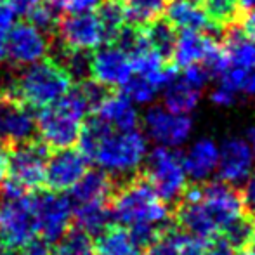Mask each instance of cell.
<instances>
[{
	"label": "cell",
	"mask_w": 255,
	"mask_h": 255,
	"mask_svg": "<svg viewBox=\"0 0 255 255\" xmlns=\"http://www.w3.org/2000/svg\"><path fill=\"white\" fill-rule=\"evenodd\" d=\"M200 202L214 222L217 235H221L222 229L243 215L240 189L224 181L200 184Z\"/></svg>",
	"instance_id": "obj_8"
},
{
	"label": "cell",
	"mask_w": 255,
	"mask_h": 255,
	"mask_svg": "<svg viewBox=\"0 0 255 255\" xmlns=\"http://www.w3.org/2000/svg\"><path fill=\"white\" fill-rule=\"evenodd\" d=\"M96 115L115 130H132V128H137L139 124L137 111L122 92L120 94L110 92L106 99L98 106Z\"/></svg>",
	"instance_id": "obj_18"
},
{
	"label": "cell",
	"mask_w": 255,
	"mask_h": 255,
	"mask_svg": "<svg viewBox=\"0 0 255 255\" xmlns=\"http://www.w3.org/2000/svg\"><path fill=\"white\" fill-rule=\"evenodd\" d=\"M184 70V73L181 75L182 80H186L189 85H193V87L200 89L202 91L203 85L208 82V78H210V71L207 70V66L202 63H195V64H189V66L182 68Z\"/></svg>",
	"instance_id": "obj_33"
},
{
	"label": "cell",
	"mask_w": 255,
	"mask_h": 255,
	"mask_svg": "<svg viewBox=\"0 0 255 255\" xmlns=\"http://www.w3.org/2000/svg\"><path fill=\"white\" fill-rule=\"evenodd\" d=\"M120 89H122V94H124L128 101H134L137 104L153 101V98L158 92L156 85H154L153 82H149L148 78L141 77V75L130 77Z\"/></svg>",
	"instance_id": "obj_30"
},
{
	"label": "cell",
	"mask_w": 255,
	"mask_h": 255,
	"mask_svg": "<svg viewBox=\"0 0 255 255\" xmlns=\"http://www.w3.org/2000/svg\"><path fill=\"white\" fill-rule=\"evenodd\" d=\"M142 30H144L148 45L163 59V63L174 64L172 57H174L175 44H177V30L168 23L167 17H158L151 23L144 24Z\"/></svg>",
	"instance_id": "obj_22"
},
{
	"label": "cell",
	"mask_w": 255,
	"mask_h": 255,
	"mask_svg": "<svg viewBox=\"0 0 255 255\" xmlns=\"http://www.w3.org/2000/svg\"><path fill=\"white\" fill-rule=\"evenodd\" d=\"M240 196H242L243 215L255 224V172L247 179L243 189H240Z\"/></svg>",
	"instance_id": "obj_34"
},
{
	"label": "cell",
	"mask_w": 255,
	"mask_h": 255,
	"mask_svg": "<svg viewBox=\"0 0 255 255\" xmlns=\"http://www.w3.org/2000/svg\"><path fill=\"white\" fill-rule=\"evenodd\" d=\"M9 61V54H7V42L5 37H0V64Z\"/></svg>",
	"instance_id": "obj_41"
},
{
	"label": "cell",
	"mask_w": 255,
	"mask_h": 255,
	"mask_svg": "<svg viewBox=\"0 0 255 255\" xmlns=\"http://www.w3.org/2000/svg\"><path fill=\"white\" fill-rule=\"evenodd\" d=\"M118 184L110 200L113 221L122 226L163 224L170 221V207L154 193L141 168Z\"/></svg>",
	"instance_id": "obj_2"
},
{
	"label": "cell",
	"mask_w": 255,
	"mask_h": 255,
	"mask_svg": "<svg viewBox=\"0 0 255 255\" xmlns=\"http://www.w3.org/2000/svg\"><path fill=\"white\" fill-rule=\"evenodd\" d=\"M202 91L193 85H189L181 77H174L167 85H165L163 103L167 111L175 115H188L196 108L200 101Z\"/></svg>",
	"instance_id": "obj_23"
},
{
	"label": "cell",
	"mask_w": 255,
	"mask_h": 255,
	"mask_svg": "<svg viewBox=\"0 0 255 255\" xmlns=\"http://www.w3.org/2000/svg\"><path fill=\"white\" fill-rule=\"evenodd\" d=\"M254 231V222L250 219H247L245 215L238 217L236 221H233L228 228H224L221 231V238L231 247L236 252L247 250L250 245V238H252Z\"/></svg>",
	"instance_id": "obj_29"
},
{
	"label": "cell",
	"mask_w": 255,
	"mask_h": 255,
	"mask_svg": "<svg viewBox=\"0 0 255 255\" xmlns=\"http://www.w3.org/2000/svg\"><path fill=\"white\" fill-rule=\"evenodd\" d=\"M184 2H193V3H198V5H202L203 0H184Z\"/></svg>",
	"instance_id": "obj_46"
},
{
	"label": "cell",
	"mask_w": 255,
	"mask_h": 255,
	"mask_svg": "<svg viewBox=\"0 0 255 255\" xmlns=\"http://www.w3.org/2000/svg\"><path fill=\"white\" fill-rule=\"evenodd\" d=\"M63 49L68 51H94L106 42L98 16L89 12H73L59 19L56 26Z\"/></svg>",
	"instance_id": "obj_10"
},
{
	"label": "cell",
	"mask_w": 255,
	"mask_h": 255,
	"mask_svg": "<svg viewBox=\"0 0 255 255\" xmlns=\"http://www.w3.org/2000/svg\"><path fill=\"white\" fill-rule=\"evenodd\" d=\"M16 9L12 3L9 2H0V37H5L12 26L16 24Z\"/></svg>",
	"instance_id": "obj_36"
},
{
	"label": "cell",
	"mask_w": 255,
	"mask_h": 255,
	"mask_svg": "<svg viewBox=\"0 0 255 255\" xmlns=\"http://www.w3.org/2000/svg\"><path fill=\"white\" fill-rule=\"evenodd\" d=\"M0 115H2V137L7 144H21L35 137L37 120L30 108L21 103L0 101Z\"/></svg>",
	"instance_id": "obj_15"
},
{
	"label": "cell",
	"mask_w": 255,
	"mask_h": 255,
	"mask_svg": "<svg viewBox=\"0 0 255 255\" xmlns=\"http://www.w3.org/2000/svg\"><path fill=\"white\" fill-rule=\"evenodd\" d=\"M249 141H250V144H252V148L255 151V125L249 130Z\"/></svg>",
	"instance_id": "obj_43"
},
{
	"label": "cell",
	"mask_w": 255,
	"mask_h": 255,
	"mask_svg": "<svg viewBox=\"0 0 255 255\" xmlns=\"http://www.w3.org/2000/svg\"><path fill=\"white\" fill-rule=\"evenodd\" d=\"M94 250L96 255H134L139 252L128 231L120 226H110L103 235H99Z\"/></svg>",
	"instance_id": "obj_24"
},
{
	"label": "cell",
	"mask_w": 255,
	"mask_h": 255,
	"mask_svg": "<svg viewBox=\"0 0 255 255\" xmlns=\"http://www.w3.org/2000/svg\"><path fill=\"white\" fill-rule=\"evenodd\" d=\"M238 255H255V250L247 249V250H242V252H238Z\"/></svg>",
	"instance_id": "obj_45"
},
{
	"label": "cell",
	"mask_w": 255,
	"mask_h": 255,
	"mask_svg": "<svg viewBox=\"0 0 255 255\" xmlns=\"http://www.w3.org/2000/svg\"><path fill=\"white\" fill-rule=\"evenodd\" d=\"M0 137H2V115H0Z\"/></svg>",
	"instance_id": "obj_47"
},
{
	"label": "cell",
	"mask_w": 255,
	"mask_h": 255,
	"mask_svg": "<svg viewBox=\"0 0 255 255\" xmlns=\"http://www.w3.org/2000/svg\"><path fill=\"white\" fill-rule=\"evenodd\" d=\"M26 16H28L30 24H33L35 28L42 30L44 33L54 31L57 26V23H59L57 10H54L49 3H38V5H35Z\"/></svg>",
	"instance_id": "obj_31"
},
{
	"label": "cell",
	"mask_w": 255,
	"mask_h": 255,
	"mask_svg": "<svg viewBox=\"0 0 255 255\" xmlns=\"http://www.w3.org/2000/svg\"><path fill=\"white\" fill-rule=\"evenodd\" d=\"M89 111L87 101L80 89H70L66 94L47 108H42L37 117L40 141L49 149L71 148L78 141L82 122Z\"/></svg>",
	"instance_id": "obj_3"
},
{
	"label": "cell",
	"mask_w": 255,
	"mask_h": 255,
	"mask_svg": "<svg viewBox=\"0 0 255 255\" xmlns=\"http://www.w3.org/2000/svg\"><path fill=\"white\" fill-rule=\"evenodd\" d=\"M167 21L179 31H215L203 7L184 0H172V3L167 7Z\"/></svg>",
	"instance_id": "obj_19"
},
{
	"label": "cell",
	"mask_w": 255,
	"mask_h": 255,
	"mask_svg": "<svg viewBox=\"0 0 255 255\" xmlns=\"http://www.w3.org/2000/svg\"><path fill=\"white\" fill-rule=\"evenodd\" d=\"M249 249H250V250H255V224H254V231H252V238H250Z\"/></svg>",
	"instance_id": "obj_44"
},
{
	"label": "cell",
	"mask_w": 255,
	"mask_h": 255,
	"mask_svg": "<svg viewBox=\"0 0 255 255\" xmlns=\"http://www.w3.org/2000/svg\"><path fill=\"white\" fill-rule=\"evenodd\" d=\"M202 5L215 30L222 31L233 24H238L242 17L240 0H203Z\"/></svg>",
	"instance_id": "obj_26"
},
{
	"label": "cell",
	"mask_w": 255,
	"mask_h": 255,
	"mask_svg": "<svg viewBox=\"0 0 255 255\" xmlns=\"http://www.w3.org/2000/svg\"><path fill=\"white\" fill-rule=\"evenodd\" d=\"M71 219L75 228L84 231L89 236H99L106 231L113 222L110 202H91L82 203L73 210Z\"/></svg>",
	"instance_id": "obj_20"
},
{
	"label": "cell",
	"mask_w": 255,
	"mask_h": 255,
	"mask_svg": "<svg viewBox=\"0 0 255 255\" xmlns=\"http://www.w3.org/2000/svg\"><path fill=\"white\" fill-rule=\"evenodd\" d=\"M5 42L9 61L17 66H30L44 59L51 49L47 35L30 23L14 24L12 30L5 35Z\"/></svg>",
	"instance_id": "obj_12"
},
{
	"label": "cell",
	"mask_w": 255,
	"mask_h": 255,
	"mask_svg": "<svg viewBox=\"0 0 255 255\" xmlns=\"http://www.w3.org/2000/svg\"><path fill=\"white\" fill-rule=\"evenodd\" d=\"M167 0H125L128 21L130 24L144 26L161 17V14L167 10Z\"/></svg>",
	"instance_id": "obj_27"
},
{
	"label": "cell",
	"mask_w": 255,
	"mask_h": 255,
	"mask_svg": "<svg viewBox=\"0 0 255 255\" xmlns=\"http://www.w3.org/2000/svg\"><path fill=\"white\" fill-rule=\"evenodd\" d=\"M240 7H242V14L252 12L255 10V0H240Z\"/></svg>",
	"instance_id": "obj_42"
},
{
	"label": "cell",
	"mask_w": 255,
	"mask_h": 255,
	"mask_svg": "<svg viewBox=\"0 0 255 255\" xmlns=\"http://www.w3.org/2000/svg\"><path fill=\"white\" fill-rule=\"evenodd\" d=\"M96 16H98L104 30L106 42H113L122 31V28L128 23L125 0H103V2H99V9Z\"/></svg>",
	"instance_id": "obj_25"
},
{
	"label": "cell",
	"mask_w": 255,
	"mask_h": 255,
	"mask_svg": "<svg viewBox=\"0 0 255 255\" xmlns=\"http://www.w3.org/2000/svg\"><path fill=\"white\" fill-rule=\"evenodd\" d=\"M0 2H9V0H0Z\"/></svg>",
	"instance_id": "obj_48"
},
{
	"label": "cell",
	"mask_w": 255,
	"mask_h": 255,
	"mask_svg": "<svg viewBox=\"0 0 255 255\" xmlns=\"http://www.w3.org/2000/svg\"><path fill=\"white\" fill-rule=\"evenodd\" d=\"M71 77L56 59H40L30 64L14 80L0 87V101L21 103L28 108L51 106L71 89Z\"/></svg>",
	"instance_id": "obj_1"
},
{
	"label": "cell",
	"mask_w": 255,
	"mask_h": 255,
	"mask_svg": "<svg viewBox=\"0 0 255 255\" xmlns=\"http://www.w3.org/2000/svg\"><path fill=\"white\" fill-rule=\"evenodd\" d=\"M219 149L210 139H200L186 156H182L186 175L195 181H203L217 168Z\"/></svg>",
	"instance_id": "obj_21"
},
{
	"label": "cell",
	"mask_w": 255,
	"mask_h": 255,
	"mask_svg": "<svg viewBox=\"0 0 255 255\" xmlns=\"http://www.w3.org/2000/svg\"><path fill=\"white\" fill-rule=\"evenodd\" d=\"M219 177L221 181L233 184L249 177L252 168V151L243 139H226L219 151Z\"/></svg>",
	"instance_id": "obj_16"
},
{
	"label": "cell",
	"mask_w": 255,
	"mask_h": 255,
	"mask_svg": "<svg viewBox=\"0 0 255 255\" xmlns=\"http://www.w3.org/2000/svg\"><path fill=\"white\" fill-rule=\"evenodd\" d=\"M146 255H177L175 243L170 236V224H168L167 231L163 233V236L156 240L149 249H146Z\"/></svg>",
	"instance_id": "obj_35"
},
{
	"label": "cell",
	"mask_w": 255,
	"mask_h": 255,
	"mask_svg": "<svg viewBox=\"0 0 255 255\" xmlns=\"http://www.w3.org/2000/svg\"><path fill=\"white\" fill-rule=\"evenodd\" d=\"M91 77L108 89L122 87L132 77L128 54L117 45H108L91 56Z\"/></svg>",
	"instance_id": "obj_14"
},
{
	"label": "cell",
	"mask_w": 255,
	"mask_h": 255,
	"mask_svg": "<svg viewBox=\"0 0 255 255\" xmlns=\"http://www.w3.org/2000/svg\"><path fill=\"white\" fill-rule=\"evenodd\" d=\"M10 146V144H9ZM49 158V148L40 139H30L21 144L10 146L9 177L16 179L28 191L44 186L45 163Z\"/></svg>",
	"instance_id": "obj_7"
},
{
	"label": "cell",
	"mask_w": 255,
	"mask_h": 255,
	"mask_svg": "<svg viewBox=\"0 0 255 255\" xmlns=\"http://www.w3.org/2000/svg\"><path fill=\"white\" fill-rule=\"evenodd\" d=\"M118 181L106 170H89L70 188V202L78 205L91 202H110Z\"/></svg>",
	"instance_id": "obj_17"
},
{
	"label": "cell",
	"mask_w": 255,
	"mask_h": 255,
	"mask_svg": "<svg viewBox=\"0 0 255 255\" xmlns=\"http://www.w3.org/2000/svg\"><path fill=\"white\" fill-rule=\"evenodd\" d=\"M144 127L158 144L175 148L189 137L193 122L186 115H175L161 106H153L144 115Z\"/></svg>",
	"instance_id": "obj_13"
},
{
	"label": "cell",
	"mask_w": 255,
	"mask_h": 255,
	"mask_svg": "<svg viewBox=\"0 0 255 255\" xmlns=\"http://www.w3.org/2000/svg\"><path fill=\"white\" fill-rule=\"evenodd\" d=\"M38 3H42V0H12V7L16 9V12L24 14V16Z\"/></svg>",
	"instance_id": "obj_40"
},
{
	"label": "cell",
	"mask_w": 255,
	"mask_h": 255,
	"mask_svg": "<svg viewBox=\"0 0 255 255\" xmlns=\"http://www.w3.org/2000/svg\"><path fill=\"white\" fill-rule=\"evenodd\" d=\"M37 229L40 238L52 243L59 242L70 229L73 207L68 196H63L54 191H38L31 196Z\"/></svg>",
	"instance_id": "obj_6"
},
{
	"label": "cell",
	"mask_w": 255,
	"mask_h": 255,
	"mask_svg": "<svg viewBox=\"0 0 255 255\" xmlns=\"http://www.w3.org/2000/svg\"><path fill=\"white\" fill-rule=\"evenodd\" d=\"M141 170L153 186L154 193L167 205L172 203V207L179 202L184 189L188 188L182 153L175 151L174 148H154Z\"/></svg>",
	"instance_id": "obj_5"
},
{
	"label": "cell",
	"mask_w": 255,
	"mask_h": 255,
	"mask_svg": "<svg viewBox=\"0 0 255 255\" xmlns=\"http://www.w3.org/2000/svg\"><path fill=\"white\" fill-rule=\"evenodd\" d=\"M235 94L236 92L229 91L228 87L219 85V87L214 91V94H212V101L215 104H219V106H229V104L235 103Z\"/></svg>",
	"instance_id": "obj_39"
},
{
	"label": "cell",
	"mask_w": 255,
	"mask_h": 255,
	"mask_svg": "<svg viewBox=\"0 0 255 255\" xmlns=\"http://www.w3.org/2000/svg\"><path fill=\"white\" fill-rule=\"evenodd\" d=\"M51 255H96V250L91 236L73 228L68 229L56 249H52Z\"/></svg>",
	"instance_id": "obj_28"
},
{
	"label": "cell",
	"mask_w": 255,
	"mask_h": 255,
	"mask_svg": "<svg viewBox=\"0 0 255 255\" xmlns=\"http://www.w3.org/2000/svg\"><path fill=\"white\" fill-rule=\"evenodd\" d=\"M38 233L31 196L0 200V240L23 247Z\"/></svg>",
	"instance_id": "obj_9"
},
{
	"label": "cell",
	"mask_w": 255,
	"mask_h": 255,
	"mask_svg": "<svg viewBox=\"0 0 255 255\" xmlns=\"http://www.w3.org/2000/svg\"><path fill=\"white\" fill-rule=\"evenodd\" d=\"M146 156V139L137 128L110 130L99 141L92 160L113 177L132 175Z\"/></svg>",
	"instance_id": "obj_4"
},
{
	"label": "cell",
	"mask_w": 255,
	"mask_h": 255,
	"mask_svg": "<svg viewBox=\"0 0 255 255\" xmlns=\"http://www.w3.org/2000/svg\"><path fill=\"white\" fill-rule=\"evenodd\" d=\"M101 0H47V3L54 10H64V12H89L99 5Z\"/></svg>",
	"instance_id": "obj_32"
},
{
	"label": "cell",
	"mask_w": 255,
	"mask_h": 255,
	"mask_svg": "<svg viewBox=\"0 0 255 255\" xmlns=\"http://www.w3.org/2000/svg\"><path fill=\"white\" fill-rule=\"evenodd\" d=\"M238 24H240V28H242L243 33H245V37L249 38V40L255 42V10L242 14Z\"/></svg>",
	"instance_id": "obj_38"
},
{
	"label": "cell",
	"mask_w": 255,
	"mask_h": 255,
	"mask_svg": "<svg viewBox=\"0 0 255 255\" xmlns=\"http://www.w3.org/2000/svg\"><path fill=\"white\" fill-rule=\"evenodd\" d=\"M87 172V158L78 149L64 148L49 154L44 172V186L49 191L63 193Z\"/></svg>",
	"instance_id": "obj_11"
},
{
	"label": "cell",
	"mask_w": 255,
	"mask_h": 255,
	"mask_svg": "<svg viewBox=\"0 0 255 255\" xmlns=\"http://www.w3.org/2000/svg\"><path fill=\"white\" fill-rule=\"evenodd\" d=\"M52 254V247L49 242H45L44 238H33L30 242H26L21 247V255H51Z\"/></svg>",
	"instance_id": "obj_37"
}]
</instances>
